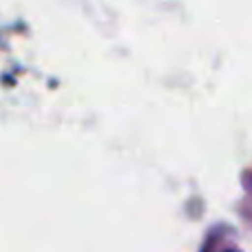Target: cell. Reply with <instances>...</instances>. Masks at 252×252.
I'll return each mask as SVG.
<instances>
[{
  "mask_svg": "<svg viewBox=\"0 0 252 252\" xmlns=\"http://www.w3.org/2000/svg\"><path fill=\"white\" fill-rule=\"evenodd\" d=\"M226 252H235V250H226Z\"/></svg>",
  "mask_w": 252,
  "mask_h": 252,
  "instance_id": "1",
  "label": "cell"
}]
</instances>
